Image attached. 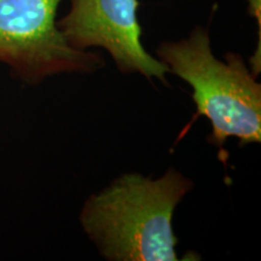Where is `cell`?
<instances>
[{
	"instance_id": "1",
	"label": "cell",
	"mask_w": 261,
	"mask_h": 261,
	"mask_svg": "<svg viewBox=\"0 0 261 261\" xmlns=\"http://www.w3.org/2000/svg\"><path fill=\"white\" fill-rule=\"evenodd\" d=\"M192 188L174 168L158 179L125 173L85 201L81 227L109 261H177L173 214Z\"/></svg>"
},
{
	"instance_id": "2",
	"label": "cell",
	"mask_w": 261,
	"mask_h": 261,
	"mask_svg": "<svg viewBox=\"0 0 261 261\" xmlns=\"http://www.w3.org/2000/svg\"><path fill=\"white\" fill-rule=\"evenodd\" d=\"M156 57L192 89L198 116L212 123L210 144L224 149L231 137L241 145L261 142V85L240 54L227 52L224 61L212 51L210 29L196 25L187 38L163 41Z\"/></svg>"
},
{
	"instance_id": "3",
	"label": "cell",
	"mask_w": 261,
	"mask_h": 261,
	"mask_svg": "<svg viewBox=\"0 0 261 261\" xmlns=\"http://www.w3.org/2000/svg\"><path fill=\"white\" fill-rule=\"evenodd\" d=\"M62 0H0V63L16 79L39 85L60 74H91L104 67L96 52L70 47L57 25Z\"/></svg>"
},
{
	"instance_id": "4",
	"label": "cell",
	"mask_w": 261,
	"mask_h": 261,
	"mask_svg": "<svg viewBox=\"0 0 261 261\" xmlns=\"http://www.w3.org/2000/svg\"><path fill=\"white\" fill-rule=\"evenodd\" d=\"M57 25L70 47L103 48L123 74H140L167 85V65L145 50L138 19L139 0H69Z\"/></svg>"
},
{
	"instance_id": "5",
	"label": "cell",
	"mask_w": 261,
	"mask_h": 261,
	"mask_svg": "<svg viewBox=\"0 0 261 261\" xmlns=\"http://www.w3.org/2000/svg\"><path fill=\"white\" fill-rule=\"evenodd\" d=\"M247 12L257 24V47L250 57V69L257 76L261 73V0H246Z\"/></svg>"
}]
</instances>
